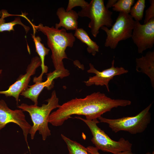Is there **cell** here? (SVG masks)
Segmentation results:
<instances>
[{
	"instance_id": "cell-23",
	"label": "cell",
	"mask_w": 154,
	"mask_h": 154,
	"mask_svg": "<svg viewBox=\"0 0 154 154\" xmlns=\"http://www.w3.org/2000/svg\"><path fill=\"white\" fill-rule=\"evenodd\" d=\"M86 149L90 154H100L98 151V150L96 147L92 146H89Z\"/></svg>"
},
{
	"instance_id": "cell-17",
	"label": "cell",
	"mask_w": 154,
	"mask_h": 154,
	"mask_svg": "<svg viewBox=\"0 0 154 154\" xmlns=\"http://www.w3.org/2000/svg\"><path fill=\"white\" fill-rule=\"evenodd\" d=\"M74 35L87 45V50L89 53L95 56L97 52H99V46L91 39L87 32L83 29L78 28L75 31Z\"/></svg>"
},
{
	"instance_id": "cell-9",
	"label": "cell",
	"mask_w": 154,
	"mask_h": 154,
	"mask_svg": "<svg viewBox=\"0 0 154 154\" xmlns=\"http://www.w3.org/2000/svg\"><path fill=\"white\" fill-rule=\"evenodd\" d=\"M131 38L139 53L152 48L154 44V18L143 24L135 21Z\"/></svg>"
},
{
	"instance_id": "cell-14",
	"label": "cell",
	"mask_w": 154,
	"mask_h": 154,
	"mask_svg": "<svg viewBox=\"0 0 154 154\" xmlns=\"http://www.w3.org/2000/svg\"><path fill=\"white\" fill-rule=\"evenodd\" d=\"M136 70L147 75L154 88V51H149L145 56L136 59Z\"/></svg>"
},
{
	"instance_id": "cell-15",
	"label": "cell",
	"mask_w": 154,
	"mask_h": 154,
	"mask_svg": "<svg viewBox=\"0 0 154 154\" xmlns=\"http://www.w3.org/2000/svg\"><path fill=\"white\" fill-rule=\"evenodd\" d=\"M35 34H31L32 37L34 42L36 51L38 54L41 61L42 72L40 75L38 77L34 78L33 82L35 83L42 82V77L44 73L48 71V67L44 64V60L46 56L48 54L49 49L46 48L44 44L41 42V39L38 36H35Z\"/></svg>"
},
{
	"instance_id": "cell-20",
	"label": "cell",
	"mask_w": 154,
	"mask_h": 154,
	"mask_svg": "<svg viewBox=\"0 0 154 154\" xmlns=\"http://www.w3.org/2000/svg\"><path fill=\"white\" fill-rule=\"evenodd\" d=\"M134 0H118L112 6L113 11L127 14H129Z\"/></svg>"
},
{
	"instance_id": "cell-4",
	"label": "cell",
	"mask_w": 154,
	"mask_h": 154,
	"mask_svg": "<svg viewBox=\"0 0 154 154\" xmlns=\"http://www.w3.org/2000/svg\"><path fill=\"white\" fill-rule=\"evenodd\" d=\"M74 118L82 121L88 126L92 135L91 141L98 150L113 154L132 152L131 143L123 138L117 141L112 140L97 126L100 123L97 119L90 120L79 116Z\"/></svg>"
},
{
	"instance_id": "cell-16",
	"label": "cell",
	"mask_w": 154,
	"mask_h": 154,
	"mask_svg": "<svg viewBox=\"0 0 154 154\" xmlns=\"http://www.w3.org/2000/svg\"><path fill=\"white\" fill-rule=\"evenodd\" d=\"M11 15L6 10H3L0 11V32L14 31V26L18 24L22 25L23 27L27 33L29 31L30 28L22 22L20 17L15 18L14 20L12 21L7 23L5 22L4 19Z\"/></svg>"
},
{
	"instance_id": "cell-5",
	"label": "cell",
	"mask_w": 154,
	"mask_h": 154,
	"mask_svg": "<svg viewBox=\"0 0 154 154\" xmlns=\"http://www.w3.org/2000/svg\"><path fill=\"white\" fill-rule=\"evenodd\" d=\"M152 104L135 116L123 117L116 119H110L101 116L98 118L100 122L108 124L112 131L117 133L120 131L136 134L144 131L151 119L149 110Z\"/></svg>"
},
{
	"instance_id": "cell-3",
	"label": "cell",
	"mask_w": 154,
	"mask_h": 154,
	"mask_svg": "<svg viewBox=\"0 0 154 154\" xmlns=\"http://www.w3.org/2000/svg\"><path fill=\"white\" fill-rule=\"evenodd\" d=\"M46 101L47 103L42 104L41 106L34 104L29 105L24 103L17 106L18 108L23 112H28L31 117L33 125L29 133L32 139H34L37 131H38L44 141L51 135V131L48 125L49 117L51 112L58 108L60 105L59 99L55 90L52 92L50 97Z\"/></svg>"
},
{
	"instance_id": "cell-25",
	"label": "cell",
	"mask_w": 154,
	"mask_h": 154,
	"mask_svg": "<svg viewBox=\"0 0 154 154\" xmlns=\"http://www.w3.org/2000/svg\"><path fill=\"white\" fill-rule=\"evenodd\" d=\"M121 154H133L132 152H127L122 153Z\"/></svg>"
},
{
	"instance_id": "cell-26",
	"label": "cell",
	"mask_w": 154,
	"mask_h": 154,
	"mask_svg": "<svg viewBox=\"0 0 154 154\" xmlns=\"http://www.w3.org/2000/svg\"><path fill=\"white\" fill-rule=\"evenodd\" d=\"M145 154H154V152L153 151L152 153H150L149 152H148L146 153Z\"/></svg>"
},
{
	"instance_id": "cell-21",
	"label": "cell",
	"mask_w": 154,
	"mask_h": 154,
	"mask_svg": "<svg viewBox=\"0 0 154 154\" xmlns=\"http://www.w3.org/2000/svg\"><path fill=\"white\" fill-rule=\"evenodd\" d=\"M88 4L87 2L84 0H69L66 11H69L76 6H80L82 8L87 5Z\"/></svg>"
},
{
	"instance_id": "cell-6",
	"label": "cell",
	"mask_w": 154,
	"mask_h": 154,
	"mask_svg": "<svg viewBox=\"0 0 154 154\" xmlns=\"http://www.w3.org/2000/svg\"><path fill=\"white\" fill-rule=\"evenodd\" d=\"M78 13L80 17H86L90 19L88 27L90 29L91 34L95 38L102 27H110L113 25L112 12L106 8L103 0H91Z\"/></svg>"
},
{
	"instance_id": "cell-8",
	"label": "cell",
	"mask_w": 154,
	"mask_h": 154,
	"mask_svg": "<svg viewBox=\"0 0 154 154\" xmlns=\"http://www.w3.org/2000/svg\"><path fill=\"white\" fill-rule=\"evenodd\" d=\"M18 125L23 131L25 141L30 151L27 137L31 126L27 121L23 111L20 109L13 110L10 109L4 100H0V130L9 123Z\"/></svg>"
},
{
	"instance_id": "cell-22",
	"label": "cell",
	"mask_w": 154,
	"mask_h": 154,
	"mask_svg": "<svg viewBox=\"0 0 154 154\" xmlns=\"http://www.w3.org/2000/svg\"><path fill=\"white\" fill-rule=\"evenodd\" d=\"M150 5L146 10L144 24L147 23L151 19L154 18V0H149Z\"/></svg>"
},
{
	"instance_id": "cell-7",
	"label": "cell",
	"mask_w": 154,
	"mask_h": 154,
	"mask_svg": "<svg viewBox=\"0 0 154 154\" xmlns=\"http://www.w3.org/2000/svg\"><path fill=\"white\" fill-rule=\"evenodd\" d=\"M135 23V21L129 14L119 13L111 29L105 26L101 28L107 35L105 46L114 49L119 42L131 38Z\"/></svg>"
},
{
	"instance_id": "cell-2",
	"label": "cell",
	"mask_w": 154,
	"mask_h": 154,
	"mask_svg": "<svg viewBox=\"0 0 154 154\" xmlns=\"http://www.w3.org/2000/svg\"><path fill=\"white\" fill-rule=\"evenodd\" d=\"M34 31H40L46 37L48 47L52 52L51 56L55 70L68 72L64 67L63 60L68 58L65 52L67 47L73 46L75 38L72 33H68L64 28L57 29L53 26H44L40 23L32 25Z\"/></svg>"
},
{
	"instance_id": "cell-12",
	"label": "cell",
	"mask_w": 154,
	"mask_h": 154,
	"mask_svg": "<svg viewBox=\"0 0 154 154\" xmlns=\"http://www.w3.org/2000/svg\"><path fill=\"white\" fill-rule=\"evenodd\" d=\"M64 77V75L61 72L55 70L47 74V79L45 81L35 83L33 85L29 86L28 88L22 92L20 95L25 98L30 99L34 102V105L38 106V97L43 89L45 88H50L54 79Z\"/></svg>"
},
{
	"instance_id": "cell-18",
	"label": "cell",
	"mask_w": 154,
	"mask_h": 154,
	"mask_svg": "<svg viewBox=\"0 0 154 154\" xmlns=\"http://www.w3.org/2000/svg\"><path fill=\"white\" fill-rule=\"evenodd\" d=\"M61 137L66 143L69 154H90L86 148L77 142L72 140L62 134Z\"/></svg>"
},
{
	"instance_id": "cell-19",
	"label": "cell",
	"mask_w": 154,
	"mask_h": 154,
	"mask_svg": "<svg viewBox=\"0 0 154 154\" xmlns=\"http://www.w3.org/2000/svg\"><path fill=\"white\" fill-rule=\"evenodd\" d=\"M145 3V0H138L131 8L129 14L135 21H139L142 20Z\"/></svg>"
},
{
	"instance_id": "cell-10",
	"label": "cell",
	"mask_w": 154,
	"mask_h": 154,
	"mask_svg": "<svg viewBox=\"0 0 154 154\" xmlns=\"http://www.w3.org/2000/svg\"><path fill=\"white\" fill-rule=\"evenodd\" d=\"M41 65V61L39 57L33 58L27 67L25 74L21 75L7 90L0 91V94H3L7 97H14L18 104L19 95L28 88L31 76L35 74L37 69Z\"/></svg>"
},
{
	"instance_id": "cell-11",
	"label": "cell",
	"mask_w": 154,
	"mask_h": 154,
	"mask_svg": "<svg viewBox=\"0 0 154 154\" xmlns=\"http://www.w3.org/2000/svg\"><path fill=\"white\" fill-rule=\"evenodd\" d=\"M115 60L114 59L112 62L111 66L102 71H100L95 68L94 65L91 63L89 65L90 69L87 70L89 73H93L95 75L89 77V79L84 82L86 85L90 86L93 85L96 86H104L106 87L108 91L110 92L109 83L115 76L120 75L128 72V71L124 68L115 67L114 66Z\"/></svg>"
},
{
	"instance_id": "cell-24",
	"label": "cell",
	"mask_w": 154,
	"mask_h": 154,
	"mask_svg": "<svg viewBox=\"0 0 154 154\" xmlns=\"http://www.w3.org/2000/svg\"><path fill=\"white\" fill-rule=\"evenodd\" d=\"M117 0H109L106 4V7L108 9L112 7L113 5L116 3Z\"/></svg>"
},
{
	"instance_id": "cell-27",
	"label": "cell",
	"mask_w": 154,
	"mask_h": 154,
	"mask_svg": "<svg viewBox=\"0 0 154 154\" xmlns=\"http://www.w3.org/2000/svg\"><path fill=\"white\" fill-rule=\"evenodd\" d=\"M2 70H0V74H1Z\"/></svg>"
},
{
	"instance_id": "cell-1",
	"label": "cell",
	"mask_w": 154,
	"mask_h": 154,
	"mask_svg": "<svg viewBox=\"0 0 154 154\" xmlns=\"http://www.w3.org/2000/svg\"><path fill=\"white\" fill-rule=\"evenodd\" d=\"M131 104L129 100L112 99L104 93L94 92L84 98H76L60 105L56 110L50 114L48 122L54 126H61L73 115H84L86 119L92 120L114 108L125 107Z\"/></svg>"
},
{
	"instance_id": "cell-13",
	"label": "cell",
	"mask_w": 154,
	"mask_h": 154,
	"mask_svg": "<svg viewBox=\"0 0 154 154\" xmlns=\"http://www.w3.org/2000/svg\"><path fill=\"white\" fill-rule=\"evenodd\" d=\"M56 15L60 20L59 23H56L55 28L59 29L62 27L68 30L76 31L78 28V13L73 10L68 11L64 8H58L56 12Z\"/></svg>"
}]
</instances>
